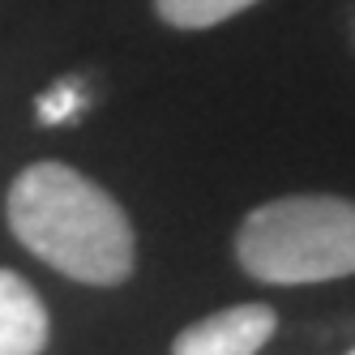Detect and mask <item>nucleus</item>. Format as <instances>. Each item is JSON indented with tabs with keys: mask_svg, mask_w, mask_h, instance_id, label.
<instances>
[{
	"mask_svg": "<svg viewBox=\"0 0 355 355\" xmlns=\"http://www.w3.org/2000/svg\"><path fill=\"white\" fill-rule=\"evenodd\" d=\"M73 107H78V90H73L69 82H60V86H56L52 94H43V103H39V116L56 124V120H64V116H69Z\"/></svg>",
	"mask_w": 355,
	"mask_h": 355,
	"instance_id": "obj_6",
	"label": "nucleus"
},
{
	"mask_svg": "<svg viewBox=\"0 0 355 355\" xmlns=\"http://www.w3.org/2000/svg\"><path fill=\"white\" fill-rule=\"evenodd\" d=\"M252 5H261V0H155V13L171 31H210Z\"/></svg>",
	"mask_w": 355,
	"mask_h": 355,
	"instance_id": "obj_5",
	"label": "nucleus"
},
{
	"mask_svg": "<svg viewBox=\"0 0 355 355\" xmlns=\"http://www.w3.org/2000/svg\"><path fill=\"white\" fill-rule=\"evenodd\" d=\"M351 355H355V351H351Z\"/></svg>",
	"mask_w": 355,
	"mask_h": 355,
	"instance_id": "obj_7",
	"label": "nucleus"
},
{
	"mask_svg": "<svg viewBox=\"0 0 355 355\" xmlns=\"http://www.w3.org/2000/svg\"><path fill=\"white\" fill-rule=\"evenodd\" d=\"M5 223L17 244L86 287H120L137 270V232L120 201L86 171L39 159L5 193Z\"/></svg>",
	"mask_w": 355,
	"mask_h": 355,
	"instance_id": "obj_1",
	"label": "nucleus"
},
{
	"mask_svg": "<svg viewBox=\"0 0 355 355\" xmlns=\"http://www.w3.org/2000/svg\"><path fill=\"white\" fill-rule=\"evenodd\" d=\"M278 334V313L270 304H232L206 313L171 338V355H257Z\"/></svg>",
	"mask_w": 355,
	"mask_h": 355,
	"instance_id": "obj_3",
	"label": "nucleus"
},
{
	"mask_svg": "<svg viewBox=\"0 0 355 355\" xmlns=\"http://www.w3.org/2000/svg\"><path fill=\"white\" fill-rule=\"evenodd\" d=\"M52 343V313L17 270H0V355H43Z\"/></svg>",
	"mask_w": 355,
	"mask_h": 355,
	"instance_id": "obj_4",
	"label": "nucleus"
},
{
	"mask_svg": "<svg viewBox=\"0 0 355 355\" xmlns=\"http://www.w3.org/2000/svg\"><path fill=\"white\" fill-rule=\"evenodd\" d=\"M236 261L270 287H313L355 274V201L287 193L252 206L236 227Z\"/></svg>",
	"mask_w": 355,
	"mask_h": 355,
	"instance_id": "obj_2",
	"label": "nucleus"
}]
</instances>
